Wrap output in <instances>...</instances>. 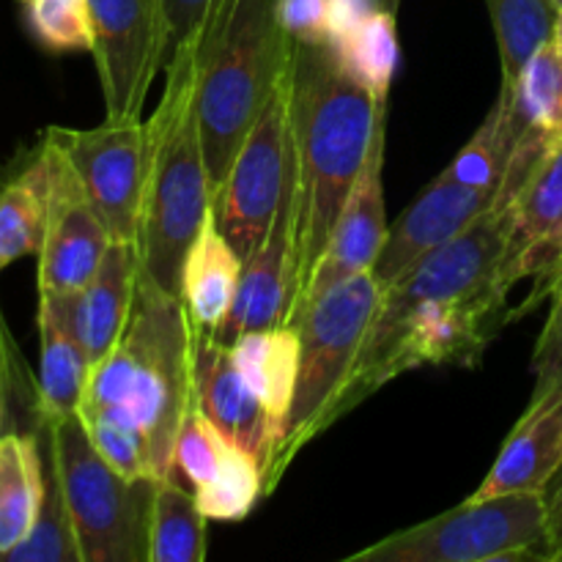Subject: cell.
Masks as SVG:
<instances>
[{
	"label": "cell",
	"mask_w": 562,
	"mask_h": 562,
	"mask_svg": "<svg viewBox=\"0 0 562 562\" xmlns=\"http://www.w3.org/2000/svg\"><path fill=\"white\" fill-rule=\"evenodd\" d=\"M0 434H3V393H0Z\"/></svg>",
	"instance_id": "8d00e7d4"
},
{
	"label": "cell",
	"mask_w": 562,
	"mask_h": 562,
	"mask_svg": "<svg viewBox=\"0 0 562 562\" xmlns=\"http://www.w3.org/2000/svg\"><path fill=\"white\" fill-rule=\"evenodd\" d=\"M212 0H162L165 25H168V58L201 27ZM165 58V60H168Z\"/></svg>",
	"instance_id": "836d02e7"
},
{
	"label": "cell",
	"mask_w": 562,
	"mask_h": 562,
	"mask_svg": "<svg viewBox=\"0 0 562 562\" xmlns=\"http://www.w3.org/2000/svg\"><path fill=\"white\" fill-rule=\"evenodd\" d=\"M44 497L38 434H0V560L36 525Z\"/></svg>",
	"instance_id": "7402d4cb"
},
{
	"label": "cell",
	"mask_w": 562,
	"mask_h": 562,
	"mask_svg": "<svg viewBox=\"0 0 562 562\" xmlns=\"http://www.w3.org/2000/svg\"><path fill=\"white\" fill-rule=\"evenodd\" d=\"M42 151L47 162V220L38 247V291L71 294L97 274L113 239L69 157L47 135Z\"/></svg>",
	"instance_id": "7c38bea8"
},
{
	"label": "cell",
	"mask_w": 562,
	"mask_h": 562,
	"mask_svg": "<svg viewBox=\"0 0 562 562\" xmlns=\"http://www.w3.org/2000/svg\"><path fill=\"white\" fill-rule=\"evenodd\" d=\"M38 420L47 428L82 562H148L154 481L121 475L80 415Z\"/></svg>",
	"instance_id": "5b68a950"
},
{
	"label": "cell",
	"mask_w": 562,
	"mask_h": 562,
	"mask_svg": "<svg viewBox=\"0 0 562 562\" xmlns=\"http://www.w3.org/2000/svg\"><path fill=\"white\" fill-rule=\"evenodd\" d=\"M192 390L198 409L212 420V426L261 461L263 494H269L278 467V442L267 409L241 379L231 344L201 327H192Z\"/></svg>",
	"instance_id": "2e32d148"
},
{
	"label": "cell",
	"mask_w": 562,
	"mask_h": 562,
	"mask_svg": "<svg viewBox=\"0 0 562 562\" xmlns=\"http://www.w3.org/2000/svg\"><path fill=\"white\" fill-rule=\"evenodd\" d=\"M289 82L291 132L302 179V294L333 236L346 198L368 162L379 126L387 124V104H379L340 69L329 44L294 42Z\"/></svg>",
	"instance_id": "7a4b0ae2"
},
{
	"label": "cell",
	"mask_w": 562,
	"mask_h": 562,
	"mask_svg": "<svg viewBox=\"0 0 562 562\" xmlns=\"http://www.w3.org/2000/svg\"><path fill=\"white\" fill-rule=\"evenodd\" d=\"M137 274H140V252L135 241H110L97 274L82 289L71 294L38 291V296H44L75 329L91 368L119 344L130 322Z\"/></svg>",
	"instance_id": "e0dca14e"
},
{
	"label": "cell",
	"mask_w": 562,
	"mask_h": 562,
	"mask_svg": "<svg viewBox=\"0 0 562 562\" xmlns=\"http://www.w3.org/2000/svg\"><path fill=\"white\" fill-rule=\"evenodd\" d=\"M503 184H477L445 168L387 231L373 278L387 291L426 256L448 245L494 206Z\"/></svg>",
	"instance_id": "5bb4252c"
},
{
	"label": "cell",
	"mask_w": 562,
	"mask_h": 562,
	"mask_svg": "<svg viewBox=\"0 0 562 562\" xmlns=\"http://www.w3.org/2000/svg\"><path fill=\"white\" fill-rule=\"evenodd\" d=\"M192 404V322L184 300L140 272L130 322L91 368L77 415L121 475L162 481L176 472V439Z\"/></svg>",
	"instance_id": "6da1fadb"
},
{
	"label": "cell",
	"mask_w": 562,
	"mask_h": 562,
	"mask_svg": "<svg viewBox=\"0 0 562 562\" xmlns=\"http://www.w3.org/2000/svg\"><path fill=\"white\" fill-rule=\"evenodd\" d=\"M560 477H562V472H560V475H558V477H554V481H560Z\"/></svg>",
	"instance_id": "f35d334b"
},
{
	"label": "cell",
	"mask_w": 562,
	"mask_h": 562,
	"mask_svg": "<svg viewBox=\"0 0 562 562\" xmlns=\"http://www.w3.org/2000/svg\"><path fill=\"white\" fill-rule=\"evenodd\" d=\"M91 360L66 318L38 296V415H77L86 395Z\"/></svg>",
	"instance_id": "44dd1931"
},
{
	"label": "cell",
	"mask_w": 562,
	"mask_h": 562,
	"mask_svg": "<svg viewBox=\"0 0 562 562\" xmlns=\"http://www.w3.org/2000/svg\"><path fill=\"white\" fill-rule=\"evenodd\" d=\"M190 38L198 47L203 159L217 198L247 132L289 71L294 38L280 22V0H212Z\"/></svg>",
	"instance_id": "3957f363"
},
{
	"label": "cell",
	"mask_w": 562,
	"mask_h": 562,
	"mask_svg": "<svg viewBox=\"0 0 562 562\" xmlns=\"http://www.w3.org/2000/svg\"><path fill=\"white\" fill-rule=\"evenodd\" d=\"M382 300V283L373 272H366L324 291L294 322L300 333V376L278 483L296 453L318 437V423L349 379Z\"/></svg>",
	"instance_id": "52a82bcc"
},
{
	"label": "cell",
	"mask_w": 562,
	"mask_h": 562,
	"mask_svg": "<svg viewBox=\"0 0 562 562\" xmlns=\"http://www.w3.org/2000/svg\"><path fill=\"white\" fill-rule=\"evenodd\" d=\"M340 69L366 88L379 104H387L390 86L398 69V27L390 9H373L357 16L329 42Z\"/></svg>",
	"instance_id": "cb8c5ba5"
},
{
	"label": "cell",
	"mask_w": 562,
	"mask_h": 562,
	"mask_svg": "<svg viewBox=\"0 0 562 562\" xmlns=\"http://www.w3.org/2000/svg\"><path fill=\"white\" fill-rule=\"evenodd\" d=\"M351 562H519L552 560L547 494L472 499L393 532Z\"/></svg>",
	"instance_id": "8992f818"
},
{
	"label": "cell",
	"mask_w": 562,
	"mask_h": 562,
	"mask_svg": "<svg viewBox=\"0 0 562 562\" xmlns=\"http://www.w3.org/2000/svg\"><path fill=\"white\" fill-rule=\"evenodd\" d=\"M552 307L532 351V395L527 409H538L562 398V274L552 285Z\"/></svg>",
	"instance_id": "1f68e13d"
},
{
	"label": "cell",
	"mask_w": 562,
	"mask_h": 562,
	"mask_svg": "<svg viewBox=\"0 0 562 562\" xmlns=\"http://www.w3.org/2000/svg\"><path fill=\"white\" fill-rule=\"evenodd\" d=\"M554 38H558V44L562 47V11H560V20H558V33H554Z\"/></svg>",
	"instance_id": "d590c367"
},
{
	"label": "cell",
	"mask_w": 562,
	"mask_h": 562,
	"mask_svg": "<svg viewBox=\"0 0 562 562\" xmlns=\"http://www.w3.org/2000/svg\"><path fill=\"white\" fill-rule=\"evenodd\" d=\"M195 38L165 60V88L148 124V168L143 192L140 272L165 294L181 296L184 258L214 203L195 108Z\"/></svg>",
	"instance_id": "277c9868"
},
{
	"label": "cell",
	"mask_w": 562,
	"mask_h": 562,
	"mask_svg": "<svg viewBox=\"0 0 562 562\" xmlns=\"http://www.w3.org/2000/svg\"><path fill=\"white\" fill-rule=\"evenodd\" d=\"M88 16L108 119H140L148 88L168 58L162 0H88Z\"/></svg>",
	"instance_id": "30bf717a"
},
{
	"label": "cell",
	"mask_w": 562,
	"mask_h": 562,
	"mask_svg": "<svg viewBox=\"0 0 562 562\" xmlns=\"http://www.w3.org/2000/svg\"><path fill=\"white\" fill-rule=\"evenodd\" d=\"M44 135L69 157L113 241L140 236L148 168V124L140 119H104L91 130L49 126Z\"/></svg>",
	"instance_id": "9c48e42d"
},
{
	"label": "cell",
	"mask_w": 562,
	"mask_h": 562,
	"mask_svg": "<svg viewBox=\"0 0 562 562\" xmlns=\"http://www.w3.org/2000/svg\"><path fill=\"white\" fill-rule=\"evenodd\" d=\"M31 36L49 53H91L88 0H20Z\"/></svg>",
	"instance_id": "f546056e"
},
{
	"label": "cell",
	"mask_w": 562,
	"mask_h": 562,
	"mask_svg": "<svg viewBox=\"0 0 562 562\" xmlns=\"http://www.w3.org/2000/svg\"><path fill=\"white\" fill-rule=\"evenodd\" d=\"M562 274V140L532 168L521 190L510 198V223L497 283L510 294L519 280H536L530 305L552 294Z\"/></svg>",
	"instance_id": "4fadbf2b"
},
{
	"label": "cell",
	"mask_w": 562,
	"mask_h": 562,
	"mask_svg": "<svg viewBox=\"0 0 562 562\" xmlns=\"http://www.w3.org/2000/svg\"><path fill=\"white\" fill-rule=\"evenodd\" d=\"M294 135H291V82L289 71L274 88L272 99L231 162L214 206L225 239L234 245L241 261L261 245L278 212L289 173Z\"/></svg>",
	"instance_id": "ba28073f"
},
{
	"label": "cell",
	"mask_w": 562,
	"mask_h": 562,
	"mask_svg": "<svg viewBox=\"0 0 562 562\" xmlns=\"http://www.w3.org/2000/svg\"><path fill=\"white\" fill-rule=\"evenodd\" d=\"M294 135V132H291ZM300 241H302V179L296 148L291 151L283 195L261 245L245 258L234 307L217 338L234 344L241 333L269 329L291 322L300 294Z\"/></svg>",
	"instance_id": "8fae6325"
},
{
	"label": "cell",
	"mask_w": 562,
	"mask_h": 562,
	"mask_svg": "<svg viewBox=\"0 0 562 562\" xmlns=\"http://www.w3.org/2000/svg\"><path fill=\"white\" fill-rule=\"evenodd\" d=\"M241 267L245 261L220 231L217 206L212 203L181 272V300H184L192 327L209 329L214 335L220 333L234 307Z\"/></svg>",
	"instance_id": "ffe728a7"
},
{
	"label": "cell",
	"mask_w": 562,
	"mask_h": 562,
	"mask_svg": "<svg viewBox=\"0 0 562 562\" xmlns=\"http://www.w3.org/2000/svg\"><path fill=\"white\" fill-rule=\"evenodd\" d=\"M225 445L228 439L212 426V420L198 409V404H192L181 423L179 439H176V470L190 481L192 488L203 486L217 470Z\"/></svg>",
	"instance_id": "4dcf8cb0"
},
{
	"label": "cell",
	"mask_w": 562,
	"mask_h": 562,
	"mask_svg": "<svg viewBox=\"0 0 562 562\" xmlns=\"http://www.w3.org/2000/svg\"><path fill=\"white\" fill-rule=\"evenodd\" d=\"M549 505V547H552V560L562 562V477L552 483L547 492Z\"/></svg>",
	"instance_id": "e575fe53"
},
{
	"label": "cell",
	"mask_w": 562,
	"mask_h": 562,
	"mask_svg": "<svg viewBox=\"0 0 562 562\" xmlns=\"http://www.w3.org/2000/svg\"><path fill=\"white\" fill-rule=\"evenodd\" d=\"M47 220V162L42 146L20 170L0 181V272L38 256Z\"/></svg>",
	"instance_id": "d4e9b609"
},
{
	"label": "cell",
	"mask_w": 562,
	"mask_h": 562,
	"mask_svg": "<svg viewBox=\"0 0 562 562\" xmlns=\"http://www.w3.org/2000/svg\"><path fill=\"white\" fill-rule=\"evenodd\" d=\"M261 497H267L261 461L228 439L217 470L195 488L198 508L212 521H241Z\"/></svg>",
	"instance_id": "f1b7e54d"
},
{
	"label": "cell",
	"mask_w": 562,
	"mask_h": 562,
	"mask_svg": "<svg viewBox=\"0 0 562 562\" xmlns=\"http://www.w3.org/2000/svg\"><path fill=\"white\" fill-rule=\"evenodd\" d=\"M280 22L300 44H329L335 36V0H280Z\"/></svg>",
	"instance_id": "d6a6232c"
},
{
	"label": "cell",
	"mask_w": 562,
	"mask_h": 562,
	"mask_svg": "<svg viewBox=\"0 0 562 562\" xmlns=\"http://www.w3.org/2000/svg\"><path fill=\"white\" fill-rule=\"evenodd\" d=\"M554 3H558V5H560V9H562V0H554Z\"/></svg>",
	"instance_id": "74e56055"
},
{
	"label": "cell",
	"mask_w": 562,
	"mask_h": 562,
	"mask_svg": "<svg viewBox=\"0 0 562 562\" xmlns=\"http://www.w3.org/2000/svg\"><path fill=\"white\" fill-rule=\"evenodd\" d=\"M497 36L503 86H514L532 55L558 33L560 5L554 0H486Z\"/></svg>",
	"instance_id": "4316f807"
},
{
	"label": "cell",
	"mask_w": 562,
	"mask_h": 562,
	"mask_svg": "<svg viewBox=\"0 0 562 562\" xmlns=\"http://www.w3.org/2000/svg\"><path fill=\"white\" fill-rule=\"evenodd\" d=\"M206 521L195 494L187 492L173 475L154 481L148 562L206 560Z\"/></svg>",
	"instance_id": "484cf974"
},
{
	"label": "cell",
	"mask_w": 562,
	"mask_h": 562,
	"mask_svg": "<svg viewBox=\"0 0 562 562\" xmlns=\"http://www.w3.org/2000/svg\"><path fill=\"white\" fill-rule=\"evenodd\" d=\"M508 104L514 140L519 135L543 143L562 140V47L558 38L543 44L514 86L499 88Z\"/></svg>",
	"instance_id": "603a6c76"
},
{
	"label": "cell",
	"mask_w": 562,
	"mask_h": 562,
	"mask_svg": "<svg viewBox=\"0 0 562 562\" xmlns=\"http://www.w3.org/2000/svg\"><path fill=\"white\" fill-rule=\"evenodd\" d=\"M562 472V398L525 409L472 499L547 494Z\"/></svg>",
	"instance_id": "d6986e66"
},
{
	"label": "cell",
	"mask_w": 562,
	"mask_h": 562,
	"mask_svg": "<svg viewBox=\"0 0 562 562\" xmlns=\"http://www.w3.org/2000/svg\"><path fill=\"white\" fill-rule=\"evenodd\" d=\"M384 130H387V124L379 126L376 137H373L368 162L362 165L360 176H357L355 187H351L349 198H346L344 209H340L333 236H329L322 258L313 267L305 289H302L300 302L294 307V316H291V327H294L296 318L302 316V311L316 296H322L333 285L357 278V274L373 272L379 256H382V247L387 241L390 231L382 184Z\"/></svg>",
	"instance_id": "9a60e30c"
},
{
	"label": "cell",
	"mask_w": 562,
	"mask_h": 562,
	"mask_svg": "<svg viewBox=\"0 0 562 562\" xmlns=\"http://www.w3.org/2000/svg\"><path fill=\"white\" fill-rule=\"evenodd\" d=\"M44 456V497L38 508L36 525L27 532L25 541L5 554V562H82L80 543H77L75 525H71L69 505H66L64 486H60L58 467H55L53 450H49L47 428L38 423Z\"/></svg>",
	"instance_id": "83f0119b"
},
{
	"label": "cell",
	"mask_w": 562,
	"mask_h": 562,
	"mask_svg": "<svg viewBox=\"0 0 562 562\" xmlns=\"http://www.w3.org/2000/svg\"><path fill=\"white\" fill-rule=\"evenodd\" d=\"M236 368L247 387L252 390L267 409L274 442H278V464L289 439L291 409H294L296 376H300V333L291 324L269 329H250L231 344ZM278 486V467H274L269 494Z\"/></svg>",
	"instance_id": "ac0fdd59"
}]
</instances>
